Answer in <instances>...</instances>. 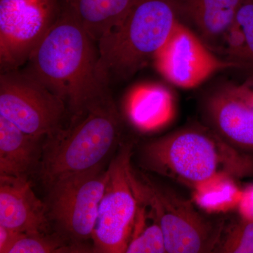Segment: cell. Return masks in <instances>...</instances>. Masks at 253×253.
Listing matches in <instances>:
<instances>
[{"mask_svg":"<svg viewBox=\"0 0 253 253\" xmlns=\"http://www.w3.org/2000/svg\"><path fill=\"white\" fill-rule=\"evenodd\" d=\"M97 43L61 7L57 21L33 51L25 71L66 102L71 118L110 89L98 78Z\"/></svg>","mask_w":253,"mask_h":253,"instance_id":"6da1fadb","label":"cell"},{"mask_svg":"<svg viewBox=\"0 0 253 253\" xmlns=\"http://www.w3.org/2000/svg\"><path fill=\"white\" fill-rule=\"evenodd\" d=\"M122 133L121 115L110 89L79 116L44 138L39 174L47 189L56 183L104 168Z\"/></svg>","mask_w":253,"mask_h":253,"instance_id":"7a4b0ae2","label":"cell"},{"mask_svg":"<svg viewBox=\"0 0 253 253\" xmlns=\"http://www.w3.org/2000/svg\"><path fill=\"white\" fill-rule=\"evenodd\" d=\"M145 167L191 188L219 174L253 177V154L241 151L212 129L191 126L145 144Z\"/></svg>","mask_w":253,"mask_h":253,"instance_id":"3957f363","label":"cell"},{"mask_svg":"<svg viewBox=\"0 0 253 253\" xmlns=\"http://www.w3.org/2000/svg\"><path fill=\"white\" fill-rule=\"evenodd\" d=\"M181 13V0H136L121 22L97 43L99 81H127L164 45Z\"/></svg>","mask_w":253,"mask_h":253,"instance_id":"277c9868","label":"cell"},{"mask_svg":"<svg viewBox=\"0 0 253 253\" xmlns=\"http://www.w3.org/2000/svg\"><path fill=\"white\" fill-rule=\"evenodd\" d=\"M132 143L120 146L108 167V179L98 210L93 243L94 252H126L137 209L131 167Z\"/></svg>","mask_w":253,"mask_h":253,"instance_id":"5b68a950","label":"cell"},{"mask_svg":"<svg viewBox=\"0 0 253 253\" xmlns=\"http://www.w3.org/2000/svg\"><path fill=\"white\" fill-rule=\"evenodd\" d=\"M139 186L155 211L164 236L166 253H209L217 249L223 227L208 220L194 203L176 191L156 184L147 176L139 177Z\"/></svg>","mask_w":253,"mask_h":253,"instance_id":"8992f818","label":"cell"},{"mask_svg":"<svg viewBox=\"0 0 253 253\" xmlns=\"http://www.w3.org/2000/svg\"><path fill=\"white\" fill-rule=\"evenodd\" d=\"M66 102L19 68L0 75V116L32 135L46 137L62 127Z\"/></svg>","mask_w":253,"mask_h":253,"instance_id":"52a82bcc","label":"cell"},{"mask_svg":"<svg viewBox=\"0 0 253 253\" xmlns=\"http://www.w3.org/2000/svg\"><path fill=\"white\" fill-rule=\"evenodd\" d=\"M108 168L63 179L48 189L47 212L57 234L69 244L92 240Z\"/></svg>","mask_w":253,"mask_h":253,"instance_id":"ba28073f","label":"cell"},{"mask_svg":"<svg viewBox=\"0 0 253 253\" xmlns=\"http://www.w3.org/2000/svg\"><path fill=\"white\" fill-rule=\"evenodd\" d=\"M61 13L60 0H0L1 72L26 64Z\"/></svg>","mask_w":253,"mask_h":253,"instance_id":"9c48e42d","label":"cell"},{"mask_svg":"<svg viewBox=\"0 0 253 253\" xmlns=\"http://www.w3.org/2000/svg\"><path fill=\"white\" fill-rule=\"evenodd\" d=\"M154 59L163 77L182 89L197 87L218 71L238 66L217 57L179 21Z\"/></svg>","mask_w":253,"mask_h":253,"instance_id":"30bf717a","label":"cell"},{"mask_svg":"<svg viewBox=\"0 0 253 253\" xmlns=\"http://www.w3.org/2000/svg\"><path fill=\"white\" fill-rule=\"evenodd\" d=\"M0 225L20 234H49L47 206L28 178L0 176Z\"/></svg>","mask_w":253,"mask_h":253,"instance_id":"8fae6325","label":"cell"},{"mask_svg":"<svg viewBox=\"0 0 253 253\" xmlns=\"http://www.w3.org/2000/svg\"><path fill=\"white\" fill-rule=\"evenodd\" d=\"M212 129L241 151L253 154V109L227 88L212 94L206 103Z\"/></svg>","mask_w":253,"mask_h":253,"instance_id":"7c38bea8","label":"cell"},{"mask_svg":"<svg viewBox=\"0 0 253 253\" xmlns=\"http://www.w3.org/2000/svg\"><path fill=\"white\" fill-rule=\"evenodd\" d=\"M44 138L26 133L0 116V176L29 179L38 173Z\"/></svg>","mask_w":253,"mask_h":253,"instance_id":"4fadbf2b","label":"cell"},{"mask_svg":"<svg viewBox=\"0 0 253 253\" xmlns=\"http://www.w3.org/2000/svg\"><path fill=\"white\" fill-rule=\"evenodd\" d=\"M126 109L131 123L138 129L144 131L157 130L174 119L175 99L166 86H139L129 96Z\"/></svg>","mask_w":253,"mask_h":253,"instance_id":"5bb4252c","label":"cell"},{"mask_svg":"<svg viewBox=\"0 0 253 253\" xmlns=\"http://www.w3.org/2000/svg\"><path fill=\"white\" fill-rule=\"evenodd\" d=\"M244 0H181V14L194 23L204 41H224Z\"/></svg>","mask_w":253,"mask_h":253,"instance_id":"9a60e30c","label":"cell"},{"mask_svg":"<svg viewBox=\"0 0 253 253\" xmlns=\"http://www.w3.org/2000/svg\"><path fill=\"white\" fill-rule=\"evenodd\" d=\"M96 43L126 17L136 0H60Z\"/></svg>","mask_w":253,"mask_h":253,"instance_id":"2e32d148","label":"cell"},{"mask_svg":"<svg viewBox=\"0 0 253 253\" xmlns=\"http://www.w3.org/2000/svg\"><path fill=\"white\" fill-rule=\"evenodd\" d=\"M137 209L126 253H166L164 236L154 206L139 186L134 175Z\"/></svg>","mask_w":253,"mask_h":253,"instance_id":"e0dca14e","label":"cell"},{"mask_svg":"<svg viewBox=\"0 0 253 253\" xmlns=\"http://www.w3.org/2000/svg\"><path fill=\"white\" fill-rule=\"evenodd\" d=\"M235 178L219 174L196 184L193 190V201L205 212L214 214L237 210L243 188Z\"/></svg>","mask_w":253,"mask_h":253,"instance_id":"ac0fdd59","label":"cell"},{"mask_svg":"<svg viewBox=\"0 0 253 253\" xmlns=\"http://www.w3.org/2000/svg\"><path fill=\"white\" fill-rule=\"evenodd\" d=\"M79 245L69 244L56 233L49 234H18L8 253H56L89 252Z\"/></svg>","mask_w":253,"mask_h":253,"instance_id":"d6986e66","label":"cell"},{"mask_svg":"<svg viewBox=\"0 0 253 253\" xmlns=\"http://www.w3.org/2000/svg\"><path fill=\"white\" fill-rule=\"evenodd\" d=\"M216 252L253 253V221L240 217L225 231L223 229Z\"/></svg>","mask_w":253,"mask_h":253,"instance_id":"ffe728a7","label":"cell"},{"mask_svg":"<svg viewBox=\"0 0 253 253\" xmlns=\"http://www.w3.org/2000/svg\"><path fill=\"white\" fill-rule=\"evenodd\" d=\"M235 22L244 35L248 61L253 63V0H244L239 6Z\"/></svg>","mask_w":253,"mask_h":253,"instance_id":"44dd1931","label":"cell"},{"mask_svg":"<svg viewBox=\"0 0 253 253\" xmlns=\"http://www.w3.org/2000/svg\"><path fill=\"white\" fill-rule=\"evenodd\" d=\"M237 211L240 217L246 220L253 221V184L243 188L242 196Z\"/></svg>","mask_w":253,"mask_h":253,"instance_id":"7402d4cb","label":"cell"},{"mask_svg":"<svg viewBox=\"0 0 253 253\" xmlns=\"http://www.w3.org/2000/svg\"><path fill=\"white\" fill-rule=\"evenodd\" d=\"M226 88L253 109V79L249 80L243 84L229 86Z\"/></svg>","mask_w":253,"mask_h":253,"instance_id":"603a6c76","label":"cell"},{"mask_svg":"<svg viewBox=\"0 0 253 253\" xmlns=\"http://www.w3.org/2000/svg\"><path fill=\"white\" fill-rule=\"evenodd\" d=\"M19 234L0 225V253H8L10 247Z\"/></svg>","mask_w":253,"mask_h":253,"instance_id":"cb8c5ba5","label":"cell"}]
</instances>
